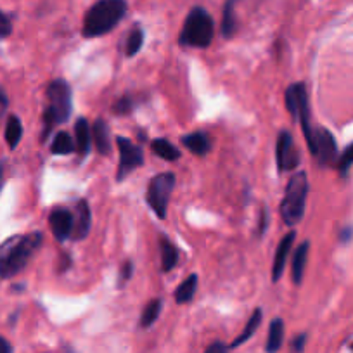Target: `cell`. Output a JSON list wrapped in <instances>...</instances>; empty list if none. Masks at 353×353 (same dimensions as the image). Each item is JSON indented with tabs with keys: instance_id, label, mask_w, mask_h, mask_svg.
Wrapping results in <instances>:
<instances>
[{
	"instance_id": "6da1fadb",
	"label": "cell",
	"mask_w": 353,
	"mask_h": 353,
	"mask_svg": "<svg viewBox=\"0 0 353 353\" xmlns=\"http://www.w3.org/2000/svg\"><path fill=\"white\" fill-rule=\"evenodd\" d=\"M42 234L32 232L26 236H14L0 246V277L9 279L25 269L33 254L42 246Z\"/></svg>"
},
{
	"instance_id": "7a4b0ae2",
	"label": "cell",
	"mask_w": 353,
	"mask_h": 353,
	"mask_svg": "<svg viewBox=\"0 0 353 353\" xmlns=\"http://www.w3.org/2000/svg\"><path fill=\"white\" fill-rule=\"evenodd\" d=\"M125 12H127L125 0H99L85 14L83 35L87 39L106 35L123 19Z\"/></svg>"
},
{
	"instance_id": "3957f363",
	"label": "cell",
	"mask_w": 353,
	"mask_h": 353,
	"mask_svg": "<svg viewBox=\"0 0 353 353\" xmlns=\"http://www.w3.org/2000/svg\"><path fill=\"white\" fill-rule=\"evenodd\" d=\"M71 114V88L66 81L56 80L47 88V108L43 113V139L56 125L64 123Z\"/></svg>"
},
{
	"instance_id": "277c9868",
	"label": "cell",
	"mask_w": 353,
	"mask_h": 353,
	"mask_svg": "<svg viewBox=\"0 0 353 353\" xmlns=\"http://www.w3.org/2000/svg\"><path fill=\"white\" fill-rule=\"evenodd\" d=\"M308 194V179L305 172L294 173L288 182L286 192H284L283 203H281V216L284 223L294 227L301 222L305 215V205H307Z\"/></svg>"
},
{
	"instance_id": "5b68a950",
	"label": "cell",
	"mask_w": 353,
	"mask_h": 353,
	"mask_svg": "<svg viewBox=\"0 0 353 353\" xmlns=\"http://www.w3.org/2000/svg\"><path fill=\"white\" fill-rule=\"evenodd\" d=\"M215 35V25L208 12L203 8H196L189 12L188 19L184 23L179 43L184 47H198L206 49L212 43Z\"/></svg>"
},
{
	"instance_id": "8992f818",
	"label": "cell",
	"mask_w": 353,
	"mask_h": 353,
	"mask_svg": "<svg viewBox=\"0 0 353 353\" xmlns=\"http://www.w3.org/2000/svg\"><path fill=\"white\" fill-rule=\"evenodd\" d=\"M175 188V175L173 173H159L149 182L148 185V205L159 219H166V210H168L170 196Z\"/></svg>"
},
{
	"instance_id": "52a82bcc",
	"label": "cell",
	"mask_w": 353,
	"mask_h": 353,
	"mask_svg": "<svg viewBox=\"0 0 353 353\" xmlns=\"http://www.w3.org/2000/svg\"><path fill=\"white\" fill-rule=\"evenodd\" d=\"M117 144L120 148V165H118V181H125L135 168L142 166L144 161V154L142 149L137 148L130 139L118 137Z\"/></svg>"
},
{
	"instance_id": "ba28073f",
	"label": "cell",
	"mask_w": 353,
	"mask_h": 353,
	"mask_svg": "<svg viewBox=\"0 0 353 353\" xmlns=\"http://www.w3.org/2000/svg\"><path fill=\"white\" fill-rule=\"evenodd\" d=\"M276 159L279 172L296 168L298 163H300V154H298L296 148H294V141L290 132H281L279 137H277Z\"/></svg>"
},
{
	"instance_id": "9c48e42d",
	"label": "cell",
	"mask_w": 353,
	"mask_h": 353,
	"mask_svg": "<svg viewBox=\"0 0 353 353\" xmlns=\"http://www.w3.org/2000/svg\"><path fill=\"white\" fill-rule=\"evenodd\" d=\"M321 161V165H332L338 156V145H336L334 137L325 128H317L315 130V154Z\"/></svg>"
},
{
	"instance_id": "30bf717a",
	"label": "cell",
	"mask_w": 353,
	"mask_h": 353,
	"mask_svg": "<svg viewBox=\"0 0 353 353\" xmlns=\"http://www.w3.org/2000/svg\"><path fill=\"white\" fill-rule=\"evenodd\" d=\"M50 229L57 241H66L73 234V215L66 208H56L49 216Z\"/></svg>"
},
{
	"instance_id": "8fae6325",
	"label": "cell",
	"mask_w": 353,
	"mask_h": 353,
	"mask_svg": "<svg viewBox=\"0 0 353 353\" xmlns=\"http://www.w3.org/2000/svg\"><path fill=\"white\" fill-rule=\"evenodd\" d=\"M90 225H92V215H90V208H88L87 201H78L77 203V212L73 215V237L74 241L85 239L90 232Z\"/></svg>"
},
{
	"instance_id": "7c38bea8",
	"label": "cell",
	"mask_w": 353,
	"mask_h": 353,
	"mask_svg": "<svg viewBox=\"0 0 353 353\" xmlns=\"http://www.w3.org/2000/svg\"><path fill=\"white\" fill-rule=\"evenodd\" d=\"M294 237H296V234L288 232L286 236L281 239L279 246H277L276 254H274V265H272V281L274 283H277V281L283 277L284 269H286V263H288V254H290L291 246H293Z\"/></svg>"
},
{
	"instance_id": "4fadbf2b",
	"label": "cell",
	"mask_w": 353,
	"mask_h": 353,
	"mask_svg": "<svg viewBox=\"0 0 353 353\" xmlns=\"http://www.w3.org/2000/svg\"><path fill=\"white\" fill-rule=\"evenodd\" d=\"M308 241L301 243L298 246V250L294 251V256H293V269H291V276H293V283L294 284H301L305 276V269H307V260H308Z\"/></svg>"
},
{
	"instance_id": "5bb4252c",
	"label": "cell",
	"mask_w": 353,
	"mask_h": 353,
	"mask_svg": "<svg viewBox=\"0 0 353 353\" xmlns=\"http://www.w3.org/2000/svg\"><path fill=\"white\" fill-rule=\"evenodd\" d=\"M74 139H77V149L81 156H87L90 151V141H92V130L88 128L85 118H80L74 125Z\"/></svg>"
},
{
	"instance_id": "9a60e30c",
	"label": "cell",
	"mask_w": 353,
	"mask_h": 353,
	"mask_svg": "<svg viewBox=\"0 0 353 353\" xmlns=\"http://www.w3.org/2000/svg\"><path fill=\"white\" fill-rule=\"evenodd\" d=\"M305 97H307V88L303 83H293L286 90V108L294 120H298V110Z\"/></svg>"
},
{
	"instance_id": "2e32d148",
	"label": "cell",
	"mask_w": 353,
	"mask_h": 353,
	"mask_svg": "<svg viewBox=\"0 0 353 353\" xmlns=\"http://www.w3.org/2000/svg\"><path fill=\"white\" fill-rule=\"evenodd\" d=\"M94 144L99 154H110L111 152V142H110V128L104 123V120H97L92 127Z\"/></svg>"
},
{
	"instance_id": "e0dca14e",
	"label": "cell",
	"mask_w": 353,
	"mask_h": 353,
	"mask_svg": "<svg viewBox=\"0 0 353 353\" xmlns=\"http://www.w3.org/2000/svg\"><path fill=\"white\" fill-rule=\"evenodd\" d=\"M284 341V322L283 319H274L270 322L269 327V338H267V345H265V350L267 353H277L283 346Z\"/></svg>"
},
{
	"instance_id": "ac0fdd59",
	"label": "cell",
	"mask_w": 353,
	"mask_h": 353,
	"mask_svg": "<svg viewBox=\"0 0 353 353\" xmlns=\"http://www.w3.org/2000/svg\"><path fill=\"white\" fill-rule=\"evenodd\" d=\"M182 144L196 156H205L210 151V139L206 134L196 132V134H189L182 137Z\"/></svg>"
},
{
	"instance_id": "d6986e66",
	"label": "cell",
	"mask_w": 353,
	"mask_h": 353,
	"mask_svg": "<svg viewBox=\"0 0 353 353\" xmlns=\"http://www.w3.org/2000/svg\"><path fill=\"white\" fill-rule=\"evenodd\" d=\"M196 290H198V276H196V274H192V276H189L188 279L181 284V286L176 288L175 301L181 305L189 303V301L194 298Z\"/></svg>"
},
{
	"instance_id": "ffe728a7",
	"label": "cell",
	"mask_w": 353,
	"mask_h": 353,
	"mask_svg": "<svg viewBox=\"0 0 353 353\" xmlns=\"http://www.w3.org/2000/svg\"><path fill=\"white\" fill-rule=\"evenodd\" d=\"M179 261V251L173 246V243L166 237H161V270L170 272Z\"/></svg>"
},
{
	"instance_id": "44dd1931",
	"label": "cell",
	"mask_w": 353,
	"mask_h": 353,
	"mask_svg": "<svg viewBox=\"0 0 353 353\" xmlns=\"http://www.w3.org/2000/svg\"><path fill=\"white\" fill-rule=\"evenodd\" d=\"M260 324H261V310H260V308H256V310L253 312V315H251V317H250V321H248V324H246V327H244V331L241 332V334L237 336L236 339H234L232 345H230V348H237V346H241V345H243V343H246L248 339H250L251 336H253L254 332H256V329L260 327Z\"/></svg>"
},
{
	"instance_id": "7402d4cb",
	"label": "cell",
	"mask_w": 353,
	"mask_h": 353,
	"mask_svg": "<svg viewBox=\"0 0 353 353\" xmlns=\"http://www.w3.org/2000/svg\"><path fill=\"white\" fill-rule=\"evenodd\" d=\"M151 148L159 158L166 159V161H175V159L181 158V151L172 142L166 141V139H156V141H152Z\"/></svg>"
},
{
	"instance_id": "603a6c76",
	"label": "cell",
	"mask_w": 353,
	"mask_h": 353,
	"mask_svg": "<svg viewBox=\"0 0 353 353\" xmlns=\"http://www.w3.org/2000/svg\"><path fill=\"white\" fill-rule=\"evenodd\" d=\"M74 141L73 137H71L70 134H66V132H59V134L54 137L52 141V145H50V151H52V154H71V152L74 151Z\"/></svg>"
},
{
	"instance_id": "cb8c5ba5",
	"label": "cell",
	"mask_w": 353,
	"mask_h": 353,
	"mask_svg": "<svg viewBox=\"0 0 353 353\" xmlns=\"http://www.w3.org/2000/svg\"><path fill=\"white\" fill-rule=\"evenodd\" d=\"M23 137V125L18 117H9L8 125H6V141H8L9 148L14 149L19 144Z\"/></svg>"
},
{
	"instance_id": "d4e9b609",
	"label": "cell",
	"mask_w": 353,
	"mask_h": 353,
	"mask_svg": "<svg viewBox=\"0 0 353 353\" xmlns=\"http://www.w3.org/2000/svg\"><path fill=\"white\" fill-rule=\"evenodd\" d=\"M161 308L163 303L161 300H151L148 305H145L144 312H142V317H141V327H151L156 321H158L159 314H161Z\"/></svg>"
},
{
	"instance_id": "484cf974",
	"label": "cell",
	"mask_w": 353,
	"mask_h": 353,
	"mask_svg": "<svg viewBox=\"0 0 353 353\" xmlns=\"http://www.w3.org/2000/svg\"><path fill=\"white\" fill-rule=\"evenodd\" d=\"M236 32V16H234V0H229L223 9L222 19V33L225 39H230Z\"/></svg>"
},
{
	"instance_id": "4316f807",
	"label": "cell",
	"mask_w": 353,
	"mask_h": 353,
	"mask_svg": "<svg viewBox=\"0 0 353 353\" xmlns=\"http://www.w3.org/2000/svg\"><path fill=\"white\" fill-rule=\"evenodd\" d=\"M142 43H144V33H142L141 28L132 30L130 35L127 39V46H125V50H127L128 57H134L135 54L141 50Z\"/></svg>"
},
{
	"instance_id": "83f0119b",
	"label": "cell",
	"mask_w": 353,
	"mask_h": 353,
	"mask_svg": "<svg viewBox=\"0 0 353 353\" xmlns=\"http://www.w3.org/2000/svg\"><path fill=\"white\" fill-rule=\"evenodd\" d=\"M352 165H353V144H350L348 148L345 149V152L341 154V158H339V163H338L339 173H341V175H346L348 170L352 168Z\"/></svg>"
},
{
	"instance_id": "f1b7e54d",
	"label": "cell",
	"mask_w": 353,
	"mask_h": 353,
	"mask_svg": "<svg viewBox=\"0 0 353 353\" xmlns=\"http://www.w3.org/2000/svg\"><path fill=\"white\" fill-rule=\"evenodd\" d=\"M11 32H12L11 19H9L4 12L0 11V40L11 35Z\"/></svg>"
},
{
	"instance_id": "f546056e",
	"label": "cell",
	"mask_w": 353,
	"mask_h": 353,
	"mask_svg": "<svg viewBox=\"0 0 353 353\" xmlns=\"http://www.w3.org/2000/svg\"><path fill=\"white\" fill-rule=\"evenodd\" d=\"M130 110H132V101L128 99V97H123V99L118 101V103L114 104V111H117L118 114H127Z\"/></svg>"
},
{
	"instance_id": "4dcf8cb0",
	"label": "cell",
	"mask_w": 353,
	"mask_h": 353,
	"mask_svg": "<svg viewBox=\"0 0 353 353\" xmlns=\"http://www.w3.org/2000/svg\"><path fill=\"white\" fill-rule=\"evenodd\" d=\"M305 341H307V334H300L294 338L293 341V353H303Z\"/></svg>"
},
{
	"instance_id": "1f68e13d",
	"label": "cell",
	"mask_w": 353,
	"mask_h": 353,
	"mask_svg": "<svg viewBox=\"0 0 353 353\" xmlns=\"http://www.w3.org/2000/svg\"><path fill=\"white\" fill-rule=\"evenodd\" d=\"M205 353H229V346H225L223 343L216 341V343H213V345H210L208 348H206Z\"/></svg>"
},
{
	"instance_id": "d6a6232c",
	"label": "cell",
	"mask_w": 353,
	"mask_h": 353,
	"mask_svg": "<svg viewBox=\"0 0 353 353\" xmlns=\"http://www.w3.org/2000/svg\"><path fill=\"white\" fill-rule=\"evenodd\" d=\"M8 106H9L8 94L4 92V88H0V120H2V117H4L6 111H8Z\"/></svg>"
},
{
	"instance_id": "836d02e7",
	"label": "cell",
	"mask_w": 353,
	"mask_h": 353,
	"mask_svg": "<svg viewBox=\"0 0 353 353\" xmlns=\"http://www.w3.org/2000/svg\"><path fill=\"white\" fill-rule=\"evenodd\" d=\"M132 272H134V265H132L130 261H127V263L123 265V269H121V274H123V281L130 279Z\"/></svg>"
},
{
	"instance_id": "e575fe53",
	"label": "cell",
	"mask_w": 353,
	"mask_h": 353,
	"mask_svg": "<svg viewBox=\"0 0 353 353\" xmlns=\"http://www.w3.org/2000/svg\"><path fill=\"white\" fill-rule=\"evenodd\" d=\"M0 353H12L11 343L6 338H2V336H0Z\"/></svg>"
},
{
	"instance_id": "d590c367",
	"label": "cell",
	"mask_w": 353,
	"mask_h": 353,
	"mask_svg": "<svg viewBox=\"0 0 353 353\" xmlns=\"http://www.w3.org/2000/svg\"><path fill=\"white\" fill-rule=\"evenodd\" d=\"M352 352H353V343H352Z\"/></svg>"
}]
</instances>
